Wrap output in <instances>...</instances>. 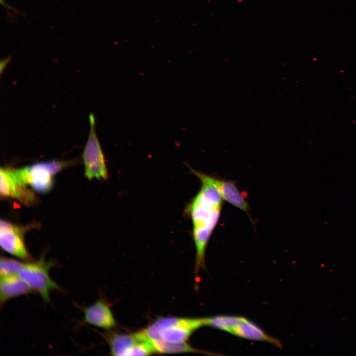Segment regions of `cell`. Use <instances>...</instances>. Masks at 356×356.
Listing matches in <instances>:
<instances>
[{
  "label": "cell",
  "mask_w": 356,
  "mask_h": 356,
  "mask_svg": "<svg viewBox=\"0 0 356 356\" xmlns=\"http://www.w3.org/2000/svg\"><path fill=\"white\" fill-rule=\"evenodd\" d=\"M190 170L200 180L201 187L185 209L192 223V236L196 248L195 273L205 267L206 250L216 227L223 206V198L211 180L210 175Z\"/></svg>",
  "instance_id": "1"
},
{
  "label": "cell",
  "mask_w": 356,
  "mask_h": 356,
  "mask_svg": "<svg viewBox=\"0 0 356 356\" xmlns=\"http://www.w3.org/2000/svg\"><path fill=\"white\" fill-rule=\"evenodd\" d=\"M204 325L203 318L161 317L148 325L143 332L151 343H185L197 329Z\"/></svg>",
  "instance_id": "2"
},
{
  "label": "cell",
  "mask_w": 356,
  "mask_h": 356,
  "mask_svg": "<svg viewBox=\"0 0 356 356\" xmlns=\"http://www.w3.org/2000/svg\"><path fill=\"white\" fill-rule=\"evenodd\" d=\"M71 162L52 160L36 163L19 169H11L14 178L21 183L30 185L35 190L45 193L53 185V175Z\"/></svg>",
  "instance_id": "3"
},
{
  "label": "cell",
  "mask_w": 356,
  "mask_h": 356,
  "mask_svg": "<svg viewBox=\"0 0 356 356\" xmlns=\"http://www.w3.org/2000/svg\"><path fill=\"white\" fill-rule=\"evenodd\" d=\"M54 266L52 261L44 257L38 260L23 262L18 275L31 289L39 294L45 303L50 302V294L59 287L51 278L49 271Z\"/></svg>",
  "instance_id": "4"
},
{
  "label": "cell",
  "mask_w": 356,
  "mask_h": 356,
  "mask_svg": "<svg viewBox=\"0 0 356 356\" xmlns=\"http://www.w3.org/2000/svg\"><path fill=\"white\" fill-rule=\"evenodd\" d=\"M102 336L113 356H147L155 352L148 338L143 331L119 333L107 330Z\"/></svg>",
  "instance_id": "5"
},
{
  "label": "cell",
  "mask_w": 356,
  "mask_h": 356,
  "mask_svg": "<svg viewBox=\"0 0 356 356\" xmlns=\"http://www.w3.org/2000/svg\"><path fill=\"white\" fill-rule=\"evenodd\" d=\"M89 131L82 154L85 175L89 180L93 178L106 179L108 173L104 155L95 130L93 115L89 116Z\"/></svg>",
  "instance_id": "6"
},
{
  "label": "cell",
  "mask_w": 356,
  "mask_h": 356,
  "mask_svg": "<svg viewBox=\"0 0 356 356\" xmlns=\"http://www.w3.org/2000/svg\"><path fill=\"white\" fill-rule=\"evenodd\" d=\"M31 225L21 226L1 220L0 222V244L7 253L23 261L34 260L24 242V234Z\"/></svg>",
  "instance_id": "7"
},
{
  "label": "cell",
  "mask_w": 356,
  "mask_h": 356,
  "mask_svg": "<svg viewBox=\"0 0 356 356\" xmlns=\"http://www.w3.org/2000/svg\"><path fill=\"white\" fill-rule=\"evenodd\" d=\"M0 194L3 198H12L23 204L30 206L36 202V196L26 185L19 182L13 176L11 169H0Z\"/></svg>",
  "instance_id": "8"
},
{
  "label": "cell",
  "mask_w": 356,
  "mask_h": 356,
  "mask_svg": "<svg viewBox=\"0 0 356 356\" xmlns=\"http://www.w3.org/2000/svg\"><path fill=\"white\" fill-rule=\"evenodd\" d=\"M84 323L110 330L117 323L109 304L102 299H98L93 304L83 308Z\"/></svg>",
  "instance_id": "9"
},
{
  "label": "cell",
  "mask_w": 356,
  "mask_h": 356,
  "mask_svg": "<svg viewBox=\"0 0 356 356\" xmlns=\"http://www.w3.org/2000/svg\"><path fill=\"white\" fill-rule=\"evenodd\" d=\"M210 177L223 200L249 214L250 206L245 194L240 191L233 181L221 179L213 175H210Z\"/></svg>",
  "instance_id": "10"
},
{
  "label": "cell",
  "mask_w": 356,
  "mask_h": 356,
  "mask_svg": "<svg viewBox=\"0 0 356 356\" xmlns=\"http://www.w3.org/2000/svg\"><path fill=\"white\" fill-rule=\"evenodd\" d=\"M230 333L250 340L268 342L279 348L281 346L280 341L267 335L257 324L243 317H241L239 321L233 327Z\"/></svg>",
  "instance_id": "11"
},
{
  "label": "cell",
  "mask_w": 356,
  "mask_h": 356,
  "mask_svg": "<svg viewBox=\"0 0 356 356\" xmlns=\"http://www.w3.org/2000/svg\"><path fill=\"white\" fill-rule=\"evenodd\" d=\"M32 291L18 275L0 277V302L1 306L8 301Z\"/></svg>",
  "instance_id": "12"
},
{
  "label": "cell",
  "mask_w": 356,
  "mask_h": 356,
  "mask_svg": "<svg viewBox=\"0 0 356 356\" xmlns=\"http://www.w3.org/2000/svg\"><path fill=\"white\" fill-rule=\"evenodd\" d=\"M240 318L238 316L221 315L203 318V322L204 325L230 333Z\"/></svg>",
  "instance_id": "13"
},
{
  "label": "cell",
  "mask_w": 356,
  "mask_h": 356,
  "mask_svg": "<svg viewBox=\"0 0 356 356\" xmlns=\"http://www.w3.org/2000/svg\"><path fill=\"white\" fill-rule=\"evenodd\" d=\"M152 345L155 352L160 353H201L199 351L192 347L186 342L181 343H169L163 342H155Z\"/></svg>",
  "instance_id": "14"
},
{
  "label": "cell",
  "mask_w": 356,
  "mask_h": 356,
  "mask_svg": "<svg viewBox=\"0 0 356 356\" xmlns=\"http://www.w3.org/2000/svg\"><path fill=\"white\" fill-rule=\"evenodd\" d=\"M23 263L15 259L1 257L0 260V277L18 275Z\"/></svg>",
  "instance_id": "15"
}]
</instances>
